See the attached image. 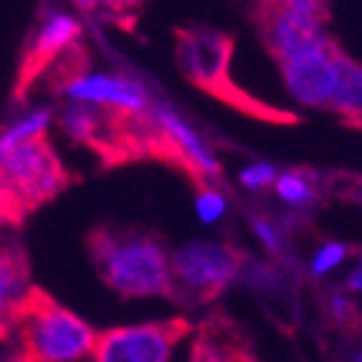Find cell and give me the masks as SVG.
Segmentation results:
<instances>
[{
    "label": "cell",
    "mask_w": 362,
    "mask_h": 362,
    "mask_svg": "<svg viewBox=\"0 0 362 362\" xmlns=\"http://www.w3.org/2000/svg\"><path fill=\"white\" fill-rule=\"evenodd\" d=\"M89 246L99 276L119 296H170V254L155 235L137 230H97Z\"/></svg>",
    "instance_id": "6da1fadb"
},
{
    "label": "cell",
    "mask_w": 362,
    "mask_h": 362,
    "mask_svg": "<svg viewBox=\"0 0 362 362\" xmlns=\"http://www.w3.org/2000/svg\"><path fill=\"white\" fill-rule=\"evenodd\" d=\"M230 36L213 28H185L177 30V64L190 84L208 91L211 97L241 109L243 115L272 122H294L296 117L284 109H272L254 99L248 91L238 89L230 78Z\"/></svg>",
    "instance_id": "7a4b0ae2"
},
{
    "label": "cell",
    "mask_w": 362,
    "mask_h": 362,
    "mask_svg": "<svg viewBox=\"0 0 362 362\" xmlns=\"http://www.w3.org/2000/svg\"><path fill=\"white\" fill-rule=\"evenodd\" d=\"M16 322L23 355L43 362H76L91 357L97 332L66 307L41 291H30Z\"/></svg>",
    "instance_id": "3957f363"
},
{
    "label": "cell",
    "mask_w": 362,
    "mask_h": 362,
    "mask_svg": "<svg viewBox=\"0 0 362 362\" xmlns=\"http://www.w3.org/2000/svg\"><path fill=\"white\" fill-rule=\"evenodd\" d=\"M243 269V254L228 243L195 241L170 256L173 299L206 304L223 294Z\"/></svg>",
    "instance_id": "277c9868"
},
{
    "label": "cell",
    "mask_w": 362,
    "mask_h": 362,
    "mask_svg": "<svg viewBox=\"0 0 362 362\" xmlns=\"http://www.w3.org/2000/svg\"><path fill=\"white\" fill-rule=\"evenodd\" d=\"M327 0H261L256 25L276 61L325 41Z\"/></svg>",
    "instance_id": "5b68a950"
},
{
    "label": "cell",
    "mask_w": 362,
    "mask_h": 362,
    "mask_svg": "<svg viewBox=\"0 0 362 362\" xmlns=\"http://www.w3.org/2000/svg\"><path fill=\"white\" fill-rule=\"evenodd\" d=\"M0 182L28 206L54 198L66 185V173L43 137L25 139L0 152Z\"/></svg>",
    "instance_id": "8992f818"
},
{
    "label": "cell",
    "mask_w": 362,
    "mask_h": 362,
    "mask_svg": "<svg viewBox=\"0 0 362 362\" xmlns=\"http://www.w3.org/2000/svg\"><path fill=\"white\" fill-rule=\"evenodd\" d=\"M190 325L180 317L97 332L91 357L99 362H165L187 337Z\"/></svg>",
    "instance_id": "52a82bcc"
},
{
    "label": "cell",
    "mask_w": 362,
    "mask_h": 362,
    "mask_svg": "<svg viewBox=\"0 0 362 362\" xmlns=\"http://www.w3.org/2000/svg\"><path fill=\"white\" fill-rule=\"evenodd\" d=\"M152 124H155V150L152 157L168 160L173 165H180L195 180L221 175V163L216 152L200 137L187 119L165 102L152 104Z\"/></svg>",
    "instance_id": "ba28073f"
},
{
    "label": "cell",
    "mask_w": 362,
    "mask_h": 362,
    "mask_svg": "<svg viewBox=\"0 0 362 362\" xmlns=\"http://www.w3.org/2000/svg\"><path fill=\"white\" fill-rule=\"evenodd\" d=\"M61 91L69 102H84L94 107L115 109L122 115L142 117L155 104L150 91L142 81L127 76V74L109 71H76L64 78Z\"/></svg>",
    "instance_id": "9c48e42d"
},
{
    "label": "cell",
    "mask_w": 362,
    "mask_h": 362,
    "mask_svg": "<svg viewBox=\"0 0 362 362\" xmlns=\"http://www.w3.org/2000/svg\"><path fill=\"white\" fill-rule=\"evenodd\" d=\"M337 56L339 49L332 43V38H325V41L309 46V49L296 51V54L279 61L281 74H284L286 91L296 104L327 112Z\"/></svg>",
    "instance_id": "30bf717a"
},
{
    "label": "cell",
    "mask_w": 362,
    "mask_h": 362,
    "mask_svg": "<svg viewBox=\"0 0 362 362\" xmlns=\"http://www.w3.org/2000/svg\"><path fill=\"white\" fill-rule=\"evenodd\" d=\"M81 36V23L74 16L64 11H51L43 16L41 25H38L36 36L30 41L28 61L33 66H43L51 59L61 56L69 51Z\"/></svg>",
    "instance_id": "8fae6325"
},
{
    "label": "cell",
    "mask_w": 362,
    "mask_h": 362,
    "mask_svg": "<svg viewBox=\"0 0 362 362\" xmlns=\"http://www.w3.org/2000/svg\"><path fill=\"white\" fill-rule=\"evenodd\" d=\"M327 112L342 117L350 124H362V64L339 51L334 81L329 91Z\"/></svg>",
    "instance_id": "7c38bea8"
},
{
    "label": "cell",
    "mask_w": 362,
    "mask_h": 362,
    "mask_svg": "<svg viewBox=\"0 0 362 362\" xmlns=\"http://www.w3.org/2000/svg\"><path fill=\"white\" fill-rule=\"evenodd\" d=\"M28 272L18 251L0 248V325L16 322L21 307L30 294Z\"/></svg>",
    "instance_id": "4fadbf2b"
},
{
    "label": "cell",
    "mask_w": 362,
    "mask_h": 362,
    "mask_svg": "<svg viewBox=\"0 0 362 362\" xmlns=\"http://www.w3.org/2000/svg\"><path fill=\"white\" fill-rule=\"evenodd\" d=\"M213 347H218L213 360H243V357H251L243 350V339L233 332V327L226 325H218V329L216 325H203L198 342H195L193 360H208Z\"/></svg>",
    "instance_id": "5bb4252c"
},
{
    "label": "cell",
    "mask_w": 362,
    "mask_h": 362,
    "mask_svg": "<svg viewBox=\"0 0 362 362\" xmlns=\"http://www.w3.org/2000/svg\"><path fill=\"white\" fill-rule=\"evenodd\" d=\"M49 127H51V109H43V107L28 109V112L16 117V119L0 132V152L11 150V147L21 145L25 139L43 137Z\"/></svg>",
    "instance_id": "9a60e30c"
},
{
    "label": "cell",
    "mask_w": 362,
    "mask_h": 362,
    "mask_svg": "<svg viewBox=\"0 0 362 362\" xmlns=\"http://www.w3.org/2000/svg\"><path fill=\"white\" fill-rule=\"evenodd\" d=\"M272 187L276 190V198L286 208H309L317 200V182L302 170L276 173Z\"/></svg>",
    "instance_id": "2e32d148"
},
{
    "label": "cell",
    "mask_w": 362,
    "mask_h": 362,
    "mask_svg": "<svg viewBox=\"0 0 362 362\" xmlns=\"http://www.w3.org/2000/svg\"><path fill=\"white\" fill-rule=\"evenodd\" d=\"M228 211V200L218 187L208 185L206 180L198 182V195H195V213L203 223H216Z\"/></svg>",
    "instance_id": "e0dca14e"
},
{
    "label": "cell",
    "mask_w": 362,
    "mask_h": 362,
    "mask_svg": "<svg viewBox=\"0 0 362 362\" xmlns=\"http://www.w3.org/2000/svg\"><path fill=\"white\" fill-rule=\"evenodd\" d=\"M347 246L344 243H337V241H329L325 246H320V251L312 256V264H309V272L312 276H325V274L334 272L344 259H347Z\"/></svg>",
    "instance_id": "ac0fdd59"
},
{
    "label": "cell",
    "mask_w": 362,
    "mask_h": 362,
    "mask_svg": "<svg viewBox=\"0 0 362 362\" xmlns=\"http://www.w3.org/2000/svg\"><path fill=\"white\" fill-rule=\"evenodd\" d=\"M274 177H276V168L272 163H254L248 165L246 170H241L238 182L246 190H264V187L274 185Z\"/></svg>",
    "instance_id": "d6986e66"
},
{
    "label": "cell",
    "mask_w": 362,
    "mask_h": 362,
    "mask_svg": "<svg viewBox=\"0 0 362 362\" xmlns=\"http://www.w3.org/2000/svg\"><path fill=\"white\" fill-rule=\"evenodd\" d=\"M254 233L269 254H281V230L272 218H254Z\"/></svg>",
    "instance_id": "ffe728a7"
},
{
    "label": "cell",
    "mask_w": 362,
    "mask_h": 362,
    "mask_svg": "<svg viewBox=\"0 0 362 362\" xmlns=\"http://www.w3.org/2000/svg\"><path fill=\"white\" fill-rule=\"evenodd\" d=\"M329 312L337 322H347L352 317V302L347 299V294H332L329 296Z\"/></svg>",
    "instance_id": "44dd1931"
},
{
    "label": "cell",
    "mask_w": 362,
    "mask_h": 362,
    "mask_svg": "<svg viewBox=\"0 0 362 362\" xmlns=\"http://www.w3.org/2000/svg\"><path fill=\"white\" fill-rule=\"evenodd\" d=\"M81 8H104V6H129L134 0H74Z\"/></svg>",
    "instance_id": "7402d4cb"
},
{
    "label": "cell",
    "mask_w": 362,
    "mask_h": 362,
    "mask_svg": "<svg viewBox=\"0 0 362 362\" xmlns=\"http://www.w3.org/2000/svg\"><path fill=\"white\" fill-rule=\"evenodd\" d=\"M347 289L350 291H362V261L352 269V274L347 276Z\"/></svg>",
    "instance_id": "603a6c76"
},
{
    "label": "cell",
    "mask_w": 362,
    "mask_h": 362,
    "mask_svg": "<svg viewBox=\"0 0 362 362\" xmlns=\"http://www.w3.org/2000/svg\"><path fill=\"white\" fill-rule=\"evenodd\" d=\"M357 360H362V352H360V355H357Z\"/></svg>",
    "instance_id": "cb8c5ba5"
}]
</instances>
